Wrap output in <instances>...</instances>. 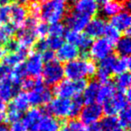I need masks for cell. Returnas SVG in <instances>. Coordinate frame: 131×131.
I'll return each instance as SVG.
<instances>
[{
	"label": "cell",
	"mask_w": 131,
	"mask_h": 131,
	"mask_svg": "<svg viewBox=\"0 0 131 131\" xmlns=\"http://www.w3.org/2000/svg\"><path fill=\"white\" fill-rule=\"evenodd\" d=\"M26 93H27L30 105L32 107H40V106L47 105L51 101L53 96L52 91L49 89V86L45 85L41 80H39L34 87H32Z\"/></svg>",
	"instance_id": "obj_8"
},
{
	"label": "cell",
	"mask_w": 131,
	"mask_h": 131,
	"mask_svg": "<svg viewBox=\"0 0 131 131\" xmlns=\"http://www.w3.org/2000/svg\"><path fill=\"white\" fill-rule=\"evenodd\" d=\"M90 20H91V17L88 15L74 11L69 13L68 15H66L65 17L66 25L69 28V30L77 31V32H82L83 31H84Z\"/></svg>",
	"instance_id": "obj_12"
},
{
	"label": "cell",
	"mask_w": 131,
	"mask_h": 131,
	"mask_svg": "<svg viewBox=\"0 0 131 131\" xmlns=\"http://www.w3.org/2000/svg\"><path fill=\"white\" fill-rule=\"evenodd\" d=\"M48 32H49V24L45 22H39L35 27V33L38 40L46 38L48 36Z\"/></svg>",
	"instance_id": "obj_36"
},
{
	"label": "cell",
	"mask_w": 131,
	"mask_h": 131,
	"mask_svg": "<svg viewBox=\"0 0 131 131\" xmlns=\"http://www.w3.org/2000/svg\"><path fill=\"white\" fill-rule=\"evenodd\" d=\"M40 77H42V83L49 87H54L57 84L63 80L64 75V66L62 63L58 62L55 58L50 61L44 63L43 69Z\"/></svg>",
	"instance_id": "obj_7"
},
{
	"label": "cell",
	"mask_w": 131,
	"mask_h": 131,
	"mask_svg": "<svg viewBox=\"0 0 131 131\" xmlns=\"http://www.w3.org/2000/svg\"><path fill=\"white\" fill-rule=\"evenodd\" d=\"M0 131H9V127L5 123H0Z\"/></svg>",
	"instance_id": "obj_42"
},
{
	"label": "cell",
	"mask_w": 131,
	"mask_h": 131,
	"mask_svg": "<svg viewBox=\"0 0 131 131\" xmlns=\"http://www.w3.org/2000/svg\"><path fill=\"white\" fill-rule=\"evenodd\" d=\"M116 87H115L114 84L111 82V80L108 82L100 83V86H99L98 93H97L96 97V102L100 105H102L107 101H109L116 93Z\"/></svg>",
	"instance_id": "obj_21"
},
{
	"label": "cell",
	"mask_w": 131,
	"mask_h": 131,
	"mask_svg": "<svg viewBox=\"0 0 131 131\" xmlns=\"http://www.w3.org/2000/svg\"><path fill=\"white\" fill-rule=\"evenodd\" d=\"M68 3H69L70 5H75V3L78 1V0H68Z\"/></svg>",
	"instance_id": "obj_47"
},
{
	"label": "cell",
	"mask_w": 131,
	"mask_h": 131,
	"mask_svg": "<svg viewBox=\"0 0 131 131\" xmlns=\"http://www.w3.org/2000/svg\"><path fill=\"white\" fill-rule=\"evenodd\" d=\"M99 125L103 131H111L115 127H118L116 116H105L102 117L99 121Z\"/></svg>",
	"instance_id": "obj_31"
},
{
	"label": "cell",
	"mask_w": 131,
	"mask_h": 131,
	"mask_svg": "<svg viewBox=\"0 0 131 131\" xmlns=\"http://www.w3.org/2000/svg\"><path fill=\"white\" fill-rule=\"evenodd\" d=\"M15 1L17 2V4H20V5H24L29 2V0H15Z\"/></svg>",
	"instance_id": "obj_45"
},
{
	"label": "cell",
	"mask_w": 131,
	"mask_h": 131,
	"mask_svg": "<svg viewBox=\"0 0 131 131\" xmlns=\"http://www.w3.org/2000/svg\"><path fill=\"white\" fill-rule=\"evenodd\" d=\"M58 131H88V127L84 126L80 120L69 119L60 125Z\"/></svg>",
	"instance_id": "obj_28"
},
{
	"label": "cell",
	"mask_w": 131,
	"mask_h": 131,
	"mask_svg": "<svg viewBox=\"0 0 131 131\" xmlns=\"http://www.w3.org/2000/svg\"><path fill=\"white\" fill-rule=\"evenodd\" d=\"M19 91H21L20 84L9 77L0 82V98L4 102H10Z\"/></svg>",
	"instance_id": "obj_15"
},
{
	"label": "cell",
	"mask_w": 131,
	"mask_h": 131,
	"mask_svg": "<svg viewBox=\"0 0 131 131\" xmlns=\"http://www.w3.org/2000/svg\"><path fill=\"white\" fill-rule=\"evenodd\" d=\"M123 9V6L119 3L116 2L114 0H111L110 2L105 4L102 9V13L103 16L111 17L113 15H117Z\"/></svg>",
	"instance_id": "obj_29"
},
{
	"label": "cell",
	"mask_w": 131,
	"mask_h": 131,
	"mask_svg": "<svg viewBox=\"0 0 131 131\" xmlns=\"http://www.w3.org/2000/svg\"><path fill=\"white\" fill-rule=\"evenodd\" d=\"M66 0H46L40 7V16L47 24L60 23L66 16Z\"/></svg>",
	"instance_id": "obj_4"
},
{
	"label": "cell",
	"mask_w": 131,
	"mask_h": 131,
	"mask_svg": "<svg viewBox=\"0 0 131 131\" xmlns=\"http://www.w3.org/2000/svg\"><path fill=\"white\" fill-rule=\"evenodd\" d=\"M12 0H0V6H6L8 5Z\"/></svg>",
	"instance_id": "obj_44"
},
{
	"label": "cell",
	"mask_w": 131,
	"mask_h": 131,
	"mask_svg": "<svg viewBox=\"0 0 131 131\" xmlns=\"http://www.w3.org/2000/svg\"><path fill=\"white\" fill-rule=\"evenodd\" d=\"M30 107L31 105L28 100L27 93L24 91H19L10 101L9 105L6 108L5 120L10 124L20 121Z\"/></svg>",
	"instance_id": "obj_3"
},
{
	"label": "cell",
	"mask_w": 131,
	"mask_h": 131,
	"mask_svg": "<svg viewBox=\"0 0 131 131\" xmlns=\"http://www.w3.org/2000/svg\"><path fill=\"white\" fill-rule=\"evenodd\" d=\"M131 66V59L129 56H114L112 64V74L120 75L129 72Z\"/></svg>",
	"instance_id": "obj_24"
},
{
	"label": "cell",
	"mask_w": 131,
	"mask_h": 131,
	"mask_svg": "<svg viewBox=\"0 0 131 131\" xmlns=\"http://www.w3.org/2000/svg\"><path fill=\"white\" fill-rule=\"evenodd\" d=\"M0 22L2 24L10 22V6H0Z\"/></svg>",
	"instance_id": "obj_37"
},
{
	"label": "cell",
	"mask_w": 131,
	"mask_h": 131,
	"mask_svg": "<svg viewBox=\"0 0 131 131\" xmlns=\"http://www.w3.org/2000/svg\"><path fill=\"white\" fill-rule=\"evenodd\" d=\"M97 65L93 60L85 57H78L75 59L66 63L64 75L66 78L74 81L85 80L94 77Z\"/></svg>",
	"instance_id": "obj_2"
},
{
	"label": "cell",
	"mask_w": 131,
	"mask_h": 131,
	"mask_svg": "<svg viewBox=\"0 0 131 131\" xmlns=\"http://www.w3.org/2000/svg\"><path fill=\"white\" fill-rule=\"evenodd\" d=\"M1 24H1V22H0V25H1Z\"/></svg>",
	"instance_id": "obj_49"
},
{
	"label": "cell",
	"mask_w": 131,
	"mask_h": 131,
	"mask_svg": "<svg viewBox=\"0 0 131 131\" xmlns=\"http://www.w3.org/2000/svg\"><path fill=\"white\" fill-rule=\"evenodd\" d=\"M28 53L23 49H15V50L7 51L6 54L4 56L3 59V65L6 66L8 68H17L19 66H22L27 57Z\"/></svg>",
	"instance_id": "obj_17"
},
{
	"label": "cell",
	"mask_w": 131,
	"mask_h": 131,
	"mask_svg": "<svg viewBox=\"0 0 131 131\" xmlns=\"http://www.w3.org/2000/svg\"><path fill=\"white\" fill-rule=\"evenodd\" d=\"M99 86H100V83L97 80L90 81V82L86 83V85L83 91L82 95H81V98L84 104L96 102Z\"/></svg>",
	"instance_id": "obj_22"
},
{
	"label": "cell",
	"mask_w": 131,
	"mask_h": 131,
	"mask_svg": "<svg viewBox=\"0 0 131 131\" xmlns=\"http://www.w3.org/2000/svg\"><path fill=\"white\" fill-rule=\"evenodd\" d=\"M86 83L85 80L74 81L64 78L53 87L52 93L58 98L75 99L81 97Z\"/></svg>",
	"instance_id": "obj_5"
},
{
	"label": "cell",
	"mask_w": 131,
	"mask_h": 131,
	"mask_svg": "<svg viewBox=\"0 0 131 131\" xmlns=\"http://www.w3.org/2000/svg\"><path fill=\"white\" fill-rule=\"evenodd\" d=\"M45 40L48 49L54 51V52L64 43V38H62V37L47 36V38H45Z\"/></svg>",
	"instance_id": "obj_34"
},
{
	"label": "cell",
	"mask_w": 131,
	"mask_h": 131,
	"mask_svg": "<svg viewBox=\"0 0 131 131\" xmlns=\"http://www.w3.org/2000/svg\"><path fill=\"white\" fill-rule=\"evenodd\" d=\"M59 128L60 122L46 113L33 131H58Z\"/></svg>",
	"instance_id": "obj_23"
},
{
	"label": "cell",
	"mask_w": 131,
	"mask_h": 131,
	"mask_svg": "<svg viewBox=\"0 0 131 131\" xmlns=\"http://www.w3.org/2000/svg\"><path fill=\"white\" fill-rule=\"evenodd\" d=\"M79 120L86 127L97 124L103 117L102 105L97 102L84 104L79 112Z\"/></svg>",
	"instance_id": "obj_10"
},
{
	"label": "cell",
	"mask_w": 131,
	"mask_h": 131,
	"mask_svg": "<svg viewBox=\"0 0 131 131\" xmlns=\"http://www.w3.org/2000/svg\"><path fill=\"white\" fill-rule=\"evenodd\" d=\"M113 84H114L117 91L126 92L127 90H130L131 77L129 72L120 74V75H117Z\"/></svg>",
	"instance_id": "obj_27"
},
{
	"label": "cell",
	"mask_w": 131,
	"mask_h": 131,
	"mask_svg": "<svg viewBox=\"0 0 131 131\" xmlns=\"http://www.w3.org/2000/svg\"><path fill=\"white\" fill-rule=\"evenodd\" d=\"M115 48L119 56H129L131 52V40L129 34L120 37L115 43Z\"/></svg>",
	"instance_id": "obj_26"
},
{
	"label": "cell",
	"mask_w": 131,
	"mask_h": 131,
	"mask_svg": "<svg viewBox=\"0 0 131 131\" xmlns=\"http://www.w3.org/2000/svg\"><path fill=\"white\" fill-rule=\"evenodd\" d=\"M111 25H112L115 29L118 30L119 32H126L129 34L130 31L131 18L130 14L127 11H120L117 15L111 16Z\"/></svg>",
	"instance_id": "obj_16"
},
{
	"label": "cell",
	"mask_w": 131,
	"mask_h": 131,
	"mask_svg": "<svg viewBox=\"0 0 131 131\" xmlns=\"http://www.w3.org/2000/svg\"><path fill=\"white\" fill-rule=\"evenodd\" d=\"M43 67V58L41 55L36 51H32L29 55H27L23 64L25 75L31 78H39L41 75Z\"/></svg>",
	"instance_id": "obj_11"
},
{
	"label": "cell",
	"mask_w": 131,
	"mask_h": 131,
	"mask_svg": "<svg viewBox=\"0 0 131 131\" xmlns=\"http://www.w3.org/2000/svg\"><path fill=\"white\" fill-rule=\"evenodd\" d=\"M99 6L96 0H78L74 6V12L92 17L97 14Z\"/></svg>",
	"instance_id": "obj_20"
},
{
	"label": "cell",
	"mask_w": 131,
	"mask_h": 131,
	"mask_svg": "<svg viewBox=\"0 0 131 131\" xmlns=\"http://www.w3.org/2000/svg\"><path fill=\"white\" fill-rule=\"evenodd\" d=\"M111 131H126V129L122 128V127H115L114 129H112Z\"/></svg>",
	"instance_id": "obj_46"
},
{
	"label": "cell",
	"mask_w": 131,
	"mask_h": 131,
	"mask_svg": "<svg viewBox=\"0 0 131 131\" xmlns=\"http://www.w3.org/2000/svg\"><path fill=\"white\" fill-rule=\"evenodd\" d=\"M79 56L80 50L78 48L68 42L63 43L55 51V58L60 63H68L77 58Z\"/></svg>",
	"instance_id": "obj_13"
},
{
	"label": "cell",
	"mask_w": 131,
	"mask_h": 131,
	"mask_svg": "<svg viewBox=\"0 0 131 131\" xmlns=\"http://www.w3.org/2000/svg\"><path fill=\"white\" fill-rule=\"evenodd\" d=\"M113 59H114V56L111 55L102 61L99 62V66H97L96 74H95L97 77V81L99 83H104L110 81L111 75H112Z\"/></svg>",
	"instance_id": "obj_19"
},
{
	"label": "cell",
	"mask_w": 131,
	"mask_h": 131,
	"mask_svg": "<svg viewBox=\"0 0 131 131\" xmlns=\"http://www.w3.org/2000/svg\"><path fill=\"white\" fill-rule=\"evenodd\" d=\"M104 38H106L107 40H109L111 43H113L115 45L117 41L118 40V39L120 38V32L117 29H115L112 25L111 24H106L105 31H104L103 34Z\"/></svg>",
	"instance_id": "obj_32"
},
{
	"label": "cell",
	"mask_w": 131,
	"mask_h": 131,
	"mask_svg": "<svg viewBox=\"0 0 131 131\" xmlns=\"http://www.w3.org/2000/svg\"><path fill=\"white\" fill-rule=\"evenodd\" d=\"M81 97L75 99L52 98L47 104V113L57 119L74 118L79 115L81 109L84 106Z\"/></svg>",
	"instance_id": "obj_1"
},
{
	"label": "cell",
	"mask_w": 131,
	"mask_h": 131,
	"mask_svg": "<svg viewBox=\"0 0 131 131\" xmlns=\"http://www.w3.org/2000/svg\"><path fill=\"white\" fill-rule=\"evenodd\" d=\"M40 55H41L42 58H43L44 63H46V62H48V61H50V60L55 59V52L54 51L49 50V49L46 50V51H44V52H42Z\"/></svg>",
	"instance_id": "obj_39"
},
{
	"label": "cell",
	"mask_w": 131,
	"mask_h": 131,
	"mask_svg": "<svg viewBox=\"0 0 131 131\" xmlns=\"http://www.w3.org/2000/svg\"><path fill=\"white\" fill-rule=\"evenodd\" d=\"M92 41L93 40H92V39L89 36H87L85 33H82L77 47L78 48L80 52L81 51L82 52H88V50L90 49V46L92 44Z\"/></svg>",
	"instance_id": "obj_35"
},
{
	"label": "cell",
	"mask_w": 131,
	"mask_h": 131,
	"mask_svg": "<svg viewBox=\"0 0 131 131\" xmlns=\"http://www.w3.org/2000/svg\"><path fill=\"white\" fill-rule=\"evenodd\" d=\"M116 118H117V120H118V127H122V128L127 130L129 127V126H130V122H131L130 107H127L122 110V111H120L117 114Z\"/></svg>",
	"instance_id": "obj_30"
},
{
	"label": "cell",
	"mask_w": 131,
	"mask_h": 131,
	"mask_svg": "<svg viewBox=\"0 0 131 131\" xmlns=\"http://www.w3.org/2000/svg\"><path fill=\"white\" fill-rule=\"evenodd\" d=\"M103 114L106 116H117L120 111L130 107V90L126 92L117 91L109 101L102 105Z\"/></svg>",
	"instance_id": "obj_6"
},
{
	"label": "cell",
	"mask_w": 131,
	"mask_h": 131,
	"mask_svg": "<svg viewBox=\"0 0 131 131\" xmlns=\"http://www.w3.org/2000/svg\"><path fill=\"white\" fill-rule=\"evenodd\" d=\"M28 17V10L23 5L15 4L10 6V24L16 29V31L24 26Z\"/></svg>",
	"instance_id": "obj_14"
},
{
	"label": "cell",
	"mask_w": 131,
	"mask_h": 131,
	"mask_svg": "<svg viewBox=\"0 0 131 131\" xmlns=\"http://www.w3.org/2000/svg\"><path fill=\"white\" fill-rule=\"evenodd\" d=\"M66 27L61 23H56L52 24L49 26V32L48 36H53V37H62L64 38V35L66 32Z\"/></svg>",
	"instance_id": "obj_33"
},
{
	"label": "cell",
	"mask_w": 131,
	"mask_h": 131,
	"mask_svg": "<svg viewBox=\"0 0 131 131\" xmlns=\"http://www.w3.org/2000/svg\"><path fill=\"white\" fill-rule=\"evenodd\" d=\"M106 22L102 17L97 16L90 20L85 27V34L91 39H98L103 36L106 27Z\"/></svg>",
	"instance_id": "obj_18"
},
{
	"label": "cell",
	"mask_w": 131,
	"mask_h": 131,
	"mask_svg": "<svg viewBox=\"0 0 131 131\" xmlns=\"http://www.w3.org/2000/svg\"><path fill=\"white\" fill-rule=\"evenodd\" d=\"M98 6H104L105 4H107L108 2H110L111 0H96Z\"/></svg>",
	"instance_id": "obj_43"
},
{
	"label": "cell",
	"mask_w": 131,
	"mask_h": 131,
	"mask_svg": "<svg viewBox=\"0 0 131 131\" xmlns=\"http://www.w3.org/2000/svg\"><path fill=\"white\" fill-rule=\"evenodd\" d=\"M88 131H103L102 129V127L99 125V122L97 124L91 126V127H88Z\"/></svg>",
	"instance_id": "obj_41"
},
{
	"label": "cell",
	"mask_w": 131,
	"mask_h": 131,
	"mask_svg": "<svg viewBox=\"0 0 131 131\" xmlns=\"http://www.w3.org/2000/svg\"><path fill=\"white\" fill-rule=\"evenodd\" d=\"M9 131H27V130H26L24 124L22 123V121L20 120L18 122L11 124L9 127Z\"/></svg>",
	"instance_id": "obj_38"
},
{
	"label": "cell",
	"mask_w": 131,
	"mask_h": 131,
	"mask_svg": "<svg viewBox=\"0 0 131 131\" xmlns=\"http://www.w3.org/2000/svg\"><path fill=\"white\" fill-rule=\"evenodd\" d=\"M113 49L114 44L104 37H101L92 41L88 53L92 60L94 62H101L112 55Z\"/></svg>",
	"instance_id": "obj_9"
},
{
	"label": "cell",
	"mask_w": 131,
	"mask_h": 131,
	"mask_svg": "<svg viewBox=\"0 0 131 131\" xmlns=\"http://www.w3.org/2000/svg\"><path fill=\"white\" fill-rule=\"evenodd\" d=\"M5 119V115L4 114H1L0 113V123H2V121Z\"/></svg>",
	"instance_id": "obj_48"
},
{
	"label": "cell",
	"mask_w": 131,
	"mask_h": 131,
	"mask_svg": "<svg viewBox=\"0 0 131 131\" xmlns=\"http://www.w3.org/2000/svg\"><path fill=\"white\" fill-rule=\"evenodd\" d=\"M16 29L10 23L0 25V45H6L14 39Z\"/></svg>",
	"instance_id": "obj_25"
},
{
	"label": "cell",
	"mask_w": 131,
	"mask_h": 131,
	"mask_svg": "<svg viewBox=\"0 0 131 131\" xmlns=\"http://www.w3.org/2000/svg\"><path fill=\"white\" fill-rule=\"evenodd\" d=\"M6 108H7V106H6V102H4L2 99L0 98V113L5 115L6 111Z\"/></svg>",
	"instance_id": "obj_40"
}]
</instances>
